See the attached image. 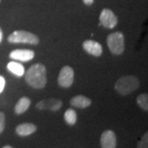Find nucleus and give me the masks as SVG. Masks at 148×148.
Masks as SVG:
<instances>
[{
	"label": "nucleus",
	"mask_w": 148,
	"mask_h": 148,
	"mask_svg": "<svg viewBox=\"0 0 148 148\" xmlns=\"http://www.w3.org/2000/svg\"><path fill=\"white\" fill-rule=\"evenodd\" d=\"M46 68L42 64H35L27 69L26 82L35 89H42L47 82Z\"/></svg>",
	"instance_id": "nucleus-1"
},
{
	"label": "nucleus",
	"mask_w": 148,
	"mask_h": 148,
	"mask_svg": "<svg viewBox=\"0 0 148 148\" xmlns=\"http://www.w3.org/2000/svg\"><path fill=\"white\" fill-rule=\"evenodd\" d=\"M140 82L138 77L133 75H129L119 78L114 85V89L121 95H127L138 90Z\"/></svg>",
	"instance_id": "nucleus-2"
},
{
	"label": "nucleus",
	"mask_w": 148,
	"mask_h": 148,
	"mask_svg": "<svg viewBox=\"0 0 148 148\" xmlns=\"http://www.w3.org/2000/svg\"><path fill=\"white\" fill-rule=\"evenodd\" d=\"M8 41L12 44H29L36 45L40 42V39L36 35L27 31H15L8 37Z\"/></svg>",
	"instance_id": "nucleus-3"
},
{
	"label": "nucleus",
	"mask_w": 148,
	"mask_h": 148,
	"mask_svg": "<svg viewBox=\"0 0 148 148\" xmlns=\"http://www.w3.org/2000/svg\"><path fill=\"white\" fill-rule=\"evenodd\" d=\"M107 45L110 51L113 54L120 55L123 53L124 45V36L121 32H116L110 34L107 37Z\"/></svg>",
	"instance_id": "nucleus-4"
},
{
	"label": "nucleus",
	"mask_w": 148,
	"mask_h": 148,
	"mask_svg": "<svg viewBox=\"0 0 148 148\" xmlns=\"http://www.w3.org/2000/svg\"><path fill=\"white\" fill-rule=\"evenodd\" d=\"M74 80V70L70 66H64L62 68L58 77V83L64 88L70 87Z\"/></svg>",
	"instance_id": "nucleus-5"
},
{
	"label": "nucleus",
	"mask_w": 148,
	"mask_h": 148,
	"mask_svg": "<svg viewBox=\"0 0 148 148\" xmlns=\"http://www.w3.org/2000/svg\"><path fill=\"white\" fill-rule=\"evenodd\" d=\"M118 17L114 12L109 8H105L101 11L100 15V24L108 29H113L118 24Z\"/></svg>",
	"instance_id": "nucleus-6"
},
{
	"label": "nucleus",
	"mask_w": 148,
	"mask_h": 148,
	"mask_svg": "<svg viewBox=\"0 0 148 148\" xmlns=\"http://www.w3.org/2000/svg\"><path fill=\"white\" fill-rule=\"evenodd\" d=\"M63 102L56 98H48L39 101L36 106V108L40 110L58 111L61 109Z\"/></svg>",
	"instance_id": "nucleus-7"
},
{
	"label": "nucleus",
	"mask_w": 148,
	"mask_h": 148,
	"mask_svg": "<svg viewBox=\"0 0 148 148\" xmlns=\"http://www.w3.org/2000/svg\"><path fill=\"white\" fill-rule=\"evenodd\" d=\"M9 57L12 59H15L21 62H27L34 58L35 52L32 49H17L12 50L9 53Z\"/></svg>",
	"instance_id": "nucleus-8"
},
{
	"label": "nucleus",
	"mask_w": 148,
	"mask_h": 148,
	"mask_svg": "<svg viewBox=\"0 0 148 148\" xmlns=\"http://www.w3.org/2000/svg\"><path fill=\"white\" fill-rule=\"evenodd\" d=\"M101 145L103 148H115L117 147V138L112 130H106L101 134Z\"/></svg>",
	"instance_id": "nucleus-9"
},
{
	"label": "nucleus",
	"mask_w": 148,
	"mask_h": 148,
	"mask_svg": "<svg viewBox=\"0 0 148 148\" xmlns=\"http://www.w3.org/2000/svg\"><path fill=\"white\" fill-rule=\"evenodd\" d=\"M82 47L86 52L95 57H100L103 52L101 44L92 40H85L82 44Z\"/></svg>",
	"instance_id": "nucleus-10"
},
{
	"label": "nucleus",
	"mask_w": 148,
	"mask_h": 148,
	"mask_svg": "<svg viewBox=\"0 0 148 148\" xmlns=\"http://www.w3.org/2000/svg\"><path fill=\"white\" fill-rule=\"evenodd\" d=\"M37 127L35 124L31 123H24L17 125L16 127V132L21 137H27L36 131Z\"/></svg>",
	"instance_id": "nucleus-11"
},
{
	"label": "nucleus",
	"mask_w": 148,
	"mask_h": 148,
	"mask_svg": "<svg viewBox=\"0 0 148 148\" xmlns=\"http://www.w3.org/2000/svg\"><path fill=\"white\" fill-rule=\"evenodd\" d=\"M70 105L73 107H76V108L85 109V108L89 107L91 105V100L85 95H76L70 100Z\"/></svg>",
	"instance_id": "nucleus-12"
},
{
	"label": "nucleus",
	"mask_w": 148,
	"mask_h": 148,
	"mask_svg": "<svg viewBox=\"0 0 148 148\" xmlns=\"http://www.w3.org/2000/svg\"><path fill=\"white\" fill-rule=\"evenodd\" d=\"M30 106H31V99L27 96H23L17 101L14 108V111L16 114H21L28 110Z\"/></svg>",
	"instance_id": "nucleus-13"
},
{
	"label": "nucleus",
	"mask_w": 148,
	"mask_h": 148,
	"mask_svg": "<svg viewBox=\"0 0 148 148\" xmlns=\"http://www.w3.org/2000/svg\"><path fill=\"white\" fill-rule=\"evenodd\" d=\"M8 69L12 73L15 74L17 77H21L25 73V69L23 65L16 62H10L7 66Z\"/></svg>",
	"instance_id": "nucleus-14"
},
{
	"label": "nucleus",
	"mask_w": 148,
	"mask_h": 148,
	"mask_svg": "<svg viewBox=\"0 0 148 148\" xmlns=\"http://www.w3.org/2000/svg\"><path fill=\"white\" fill-rule=\"evenodd\" d=\"M77 112L74 110L69 109V110L65 111V113H64V120L69 125H70V126L74 125L77 123Z\"/></svg>",
	"instance_id": "nucleus-15"
},
{
	"label": "nucleus",
	"mask_w": 148,
	"mask_h": 148,
	"mask_svg": "<svg viewBox=\"0 0 148 148\" xmlns=\"http://www.w3.org/2000/svg\"><path fill=\"white\" fill-rule=\"evenodd\" d=\"M138 105L144 111L148 110V95L147 94H140L137 98Z\"/></svg>",
	"instance_id": "nucleus-16"
},
{
	"label": "nucleus",
	"mask_w": 148,
	"mask_h": 148,
	"mask_svg": "<svg viewBox=\"0 0 148 148\" xmlns=\"http://www.w3.org/2000/svg\"><path fill=\"white\" fill-rule=\"evenodd\" d=\"M148 133L146 132L141 138V140L138 143V147L147 148L148 147Z\"/></svg>",
	"instance_id": "nucleus-17"
},
{
	"label": "nucleus",
	"mask_w": 148,
	"mask_h": 148,
	"mask_svg": "<svg viewBox=\"0 0 148 148\" xmlns=\"http://www.w3.org/2000/svg\"><path fill=\"white\" fill-rule=\"evenodd\" d=\"M6 117L3 112H0V134L3 132L5 128Z\"/></svg>",
	"instance_id": "nucleus-18"
},
{
	"label": "nucleus",
	"mask_w": 148,
	"mask_h": 148,
	"mask_svg": "<svg viewBox=\"0 0 148 148\" xmlns=\"http://www.w3.org/2000/svg\"><path fill=\"white\" fill-rule=\"evenodd\" d=\"M5 83L6 82L4 77H2V76H0V93H2L3 89H4V87H5Z\"/></svg>",
	"instance_id": "nucleus-19"
},
{
	"label": "nucleus",
	"mask_w": 148,
	"mask_h": 148,
	"mask_svg": "<svg viewBox=\"0 0 148 148\" xmlns=\"http://www.w3.org/2000/svg\"><path fill=\"white\" fill-rule=\"evenodd\" d=\"M83 1V3H84L87 6H90L93 4V3H94V0H82Z\"/></svg>",
	"instance_id": "nucleus-20"
},
{
	"label": "nucleus",
	"mask_w": 148,
	"mask_h": 148,
	"mask_svg": "<svg viewBox=\"0 0 148 148\" xmlns=\"http://www.w3.org/2000/svg\"><path fill=\"white\" fill-rule=\"evenodd\" d=\"M2 40H3V32L0 28V43L2 42Z\"/></svg>",
	"instance_id": "nucleus-21"
},
{
	"label": "nucleus",
	"mask_w": 148,
	"mask_h": 148,
	"mask_svg": "<svg viewBox=\"0 0 148 148\" xmlns=\"http://www.w3.org/2000/svg\"><path fill=\"white\" fill-rule=\"evenodd\" d=\"M3 148H12V146H8V145H6V146H3Z\"/></svg>",
	"instance_id": "nucleus-22"
},
{
	"label": "nucleus",
	"mask_w": 148,
	"mask_h": 148,
	"mask_svg": "<svg viewBox=\"0 0 148 148\" xmlns=\"http://www.w3.org/2000/svg\"><path fill=\"white\" fill-rule=\"evenodd\" d=\"M1 1H2V0H0V3H1Z\"/></svg>",
	"instance_id": "nucleus-23"
}]
</instances>
